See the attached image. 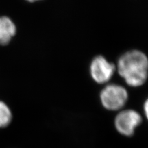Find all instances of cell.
Wrapping results in <instances>:
<instances>
[{"instance_id":"5b68a950","label":"cell","mask_w":148,"mask_h":148,"mask_svg":"<svg viewBox=\"0 0 148 148\" xmlns=\"http://www.w3.org/2000/svg\"><path fill=\"white\" fill-rule=\"evenodd\" d=\"M16 34V27L8 17H0V45H6Z\"/></svg>"},{"instance_id":"6da1fadb","label":"cell","mask_w":148,"mask_h":148,"mask_svg":"<svg viewBox=\"0 0 148 148\" xmlns=\"http://www.w3.org/2000/svg\"><path fill=\"white\" fill-rule=\"evenodd\" d=\"M117 69L128 85L141 86L148 78V58L141 51H128L119 58Z\"/></svg>"},{"instance_id":"3957f363","label":"cell","mask_w":148,"mask_h":148,"mask_svg":"<svg viewBox=\"0 0 148 148\" xmlns=\"http://www.w3.org/2000/svg\"><path fill=\"white\" fill-rule=\"evenodd\" d=\"M142 122L140 114L133 109L121 110L116 115L114 125L117 131L122 135L130 137L135 133L136 128Z\"/></svg>"},{"instance_id":"ba28073f","label":"cell","mask_w":148,"mask_h":148,"mask_svg":"<svg viewBox=\"0 0 148 148\" xmlns=\"http://www.w3.org/2000/svg\"><path fill=\"white\" fill-rule=\"evenodd\" d=\"M27 1L29 2H30V3H34V2H36V1H41V0H27Z\"/></svg>"},{"instance_id":"8992f818","label":"cell","mask_w":148,"mask_h":148,"mask_svg":"<svg viewBox=\"0 0 148 148\" xmlns=\"http://www.w3.org/2000/svg\"><path fill=\"white\" fill-rule=\"evenodd\" d=\"M12 120L11 111L8 105L0 101V128L9 125Z\"/></svg>"},{"instance_id":"277c9868","label":"cell","mask_w":148,"mask_h":148,"mask_svg":"<svg viewBox=\"0 0 148 148\" xmlns=\"http://www.w3.org/2000/svg\"><path fill=\"white\" fill-rule=\"evenodd\" d=\"M116 70L114 64L109 62L105 57L101 55L97 56L92 60L90 66V75L96 83L105 84L108 83Z\"/></svg>"},{"instance_id":"52a82bcc","label":"cell","mask_w":148,"mask_h":148,"mask_svg":"<svg viewBox=\"0 0 148 148\" xmlns=\"http://www.w3.org/2000/svg\"><path fill=\"white\" fill-rule=\"evenodd\" d=\"M143 109H144V112L146 119L148 120V98L145 101L144 106H143Z\"/></svg>"},{"instance_id":"7a4b0ae2","label":"cell","mask_w":148,"mask_h":148,"mask_svg":"<svg viewBox=\"0 0 148 148\" xmlns=\"http://www.w3.org/2000/svg\"><path fill=\"white\" fill-rule=\"evenodd\" d=\"M128 99L127 90L115 83L106 85L100 92V101L103 107L109 110H121Z\"/></svg>"}]
</instances>
